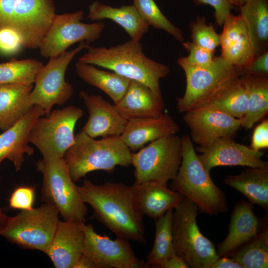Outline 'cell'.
I'll use <instances>...</instances> for the list:
<instances>
[{
  "instance_id": "34",
  "label": "cell",
  "mask_w": 268,
  "mask_h": 268,
  "mask_svg": "<svg viewBox=\"0 0 268 268\" xmlns=\"http://www.w3.org/2000/svg\"><path fill=\"white\" fill-rule=\"evenodd\" d=\"M44 65L33 59L12 60L0 64V85L34 83L38 72Z\"/></svg>"
},
{
  "instance_id": "17",
  "label": "cell",
  "mask_w": 268,
  "mask_h": 268,
  "mask_svg": "<svg viewBox=\"0 0 268 268\" xmlns=\"http://www.w3.org/2000/svg\"><path fill=\"white\" fill-rule=\"evenodd\" d=\"M79 96L87 109L88 119L82 131L96 138L120 136L128 121L113 105L101 96L81 91Z\"/></svg>"
},
{
  "instance_id": "46",
  "label": "cell",
  "mask_w": 268,
  "mask_h": 268,
  "mask_svg": "<svg viewBox=\"0 0 268 268\" xmlns=\"http://www.w3.org/2000/svg\"><path fill=\"white\" fill-rule=\"evenodd\" d=\"M9 216L6 215L0 207V233L5 226Z\"/></svg>"
},
{
  "instance_id": "12",
  "label": "cell",
  "mask_w": 268,
  "mask_h": 268,
  "mask_svg": "<svg viewBox=\"0 0 268 268\" xmlns=\"http://www.w3.org/2000/svg\"><path fill=\"white\" fill-rule=\"evenodd\" d=\"M89 46L81 42L75 49L50 58L35 78V85L29 96L32 105L41 106L47 116L54 105H63L72 97L73 88L72 84L65 80L66 72L75 56Z\"/></svg>"
},
{
  "instance_id": "42",
  "label": "cell",
  "mask_w": 268,
  "mask_h": 268,
  "mask_svg": "<svg viewBox=\"0 0 268 268\" xmlns=\"http://www.w3.org/2000/svg\"><path fill=\"white\" fill-rule=\"evenodd\" d=\"M250 147L256 150L268 147V120L266 119L255 127Z\"/></svg>"
},
{
  "instance_id": "23",
  "label": "cell",
  "mask_w": 268,
  "mask_h": 268,
  "mask_svg": "<svg viewBox=\"0 0 268 268\" xmlns=\"http://www.w3.org/2000/svg\"><path fill=\"white\" fill-rule=\"evenodd\" d=\"M127 120L158 117L165 107L162 95L154 93L139 81L131 80L121 100L115 104Z\"/></svg>"
},
{
  "instance_id": "41",
  "label": "cell",
  "mask_w": 268,
  "mask_h": 268,
  "mask_svg": "<svg viewBox=\"0 0 268 268\" xmlns=\"http://www.w3.org/2000/svg\"><path fill=\"white\" fill-rule=\"evenodd\" d=\"M198 3L207 4L214 9V16L216 23L221 26L225 19L231 14L232 5L229 0H197Z\"/></svg>"
},
{
  "instance_id": "43",
  "label": "cell",
  "mask_w": 268,
  "mask_h": 268,
  "mask_svg": "<svg viewBox=\"0 0 268 268\" xmlns=\"http://www.w3.org/2000/svg\"><path fill=\"white\" fill-rule=\"evenodd\" d=\"M154 268H188L184 261L180 258L175 255L173 257L163 259L152 265Z\"/></svg>"
},
{
  "instance_id": "29",
  "label": "cell",
  "mask_w": 268,
  "mask_h": 268,
  "mask_svg": "<svg viewBox=\"0 0 268 268\" xmlns=\"http://www.w3.org/2000/svg\"><path fill=\"white\" fill-rule=\"evenodd\" d=\"M77 74L88 84L97 87L107 94L117 104L126 93L131 79L115 72L96 68L94 66L77 62Z\"/></svg>"
},
{
  "instance_id": "31",
  "label": "cell",
  "mask_w": 268,
  "mask_h": 268,
  "mask_svg": "<svg viewBox=\"0 0 268 268\" xmlns=\"http://www.w3.org/2000/svg\"><path fill=\"white\" fill-rule=\"evenodd\" d=\"M226 256L238 263L243 268H267L268 223L255 237Z\"/></svg>"
},
{
  "instance_id": "32",
  "label": "cell",
  "mask_w": 268,
  "mask_h": 268,
  "mask_svg": "<svg viewBox=\"0 0 268 268\" xmlns=\"http://www.w3.org/2000/svg\"><path fill=\"white\" fill-rule=\"evenodd\" d=\"M208 103L233 117L241 119L247 111V95L239 77H235L226 83Z\"/></svg>"
},
{
  "instance_id": "14",
  "label": "cell",
  "mask_w": 268,
  "mask_h": 268,
  "mask_svg": "<svg viewBox=\"0 0 268 268\" xmlns=\"http://www.w3.org/2000/svg\"><path fill=\"white\" fill-rule=\"evenodd\" d=\"M129 241L100 235L88 224L84 226L83 254L96 268H147L146 263L136 256Z\"/></svg>"
},
{
  "instance_id": "35",
  "label": "cell",
  "mask_w": 268,
  "mask_h": 268,
  "mask_svg": "<svg viewBox=\"0 0 268 268\" xmlns=\"http://www.w3.org/2000/svg\"><path fill=\"white\" fill-rule=\"evenodd\" d=\"M133 5L149 26L166 31L179 42H184L182 30L164 15L154 0H133Z\"/></svg>"
},
{
  "instance_id": "6",
  "label": "cell",
  "mask_w": 268,
  "mask_h": 268,
  "mask_svg": "<svg viewBox=\"0 0 268 268\" xmlns=\"http://www.w3.org/2000/svg\"><path fill=\"white\" fill-rule=\"evenodd\" d=\"M55 11L53 0H0V30H13L23 47L39 48Z\"/></svg>"
},
{
  "instance_id": "37",
  "label": "cell",
  "mask_w": 268,
  "mask_h": 268,
  "mask_svg": "<svg viewBox=\"0 0 268 268\" xmlns=\"http://www.w3.org/2000/svg\"><path fill=\"white\" fill-rule=\"evenodd\" d=\"M183 45L189 52L187 57H182L177 63H184L194 67H205L210 65L213 59V53L193 42H183Z\"/></svg>"
},
{
  "instance_id": "24",
  "label": "cell",
  "mask_w": 268,
  "mask_h": 268,
  "mask_svg": "<svg viewBox=\"0 0 268 268\" xmlns=\"http://www.w3.org/2000/svg\"><path fill=\"white\" fill-rule=\"evenodd\" d=\"M134 201L140 213L157 219L176 207L184 196L167 185L146 182L131 186Z\"/></svg>"
},
{
  "instance_id": "27",
  "label": "cell",
  "mask_w": 268,
  "mask_h": 268,
  "mask_svg": "<svg viewBox=\"0 0 268 268\" xmlns=\"http://www.w3.org/2000/svg\"><path fill=\"white\" fill-rule=\"evenodd\" d=\"M222 182L268 211V167H249L238 175L227 176Z\"/></svg>"
},
{
  "instance_id": "20",
  "label": "cell",
  "mask_w": 268,
  "mask_h": 268,
  "mask_svg": "<svg viewBox=\"0 0 268 268\" xmlns=\"http://www.w3.org/2000/svg\"><path fill=\"white\" fill-rule=\"evenodd\" d=\"M84 222L59 221L52 241L45 253L56 268H74L83 254Z\"/></svg>"
},
{
  "instance_id": "38",
  "label": "cell",
  "mask_w": 268,
  "mask_h": 268,
  "mask_svg": "<svg viewBox=\"0 0 268 268\" xmlns=\"http://www.w3.org/2000/svg\"><path fill=\"white\" fill-rule=\"evenodd\" d=\"M35 189L31 186H20L11 193L8 201L10 208L21 210L33 208L35 201Z\"/></svg>"
},
{
  "instance_id": "45",
  "label": "cell",
  "mask_w": 268,
  "mask_h": 268,
  "mask_svg": "<svg viewBox=\"0 0 268 268\" xmlns=\"http://www.w3.org/2000/svg\"><path fill=\"white\" fill-rule=\"evenodd\" d=\"M74 268H96L92 261L87 256L82 254L74 266Z\"/></svg>"
},
{
  "instance_id": "7",
  "label": "cell",
  "mask_w": 268,
  "mask_h": 268,
  "mask_svg": "<svg viewBox=\"0 0 268 268\" xmlns=\"http://www.w3.org/2000/svg\"><path fill=\"white\" fill-rule=\"evenodd\" d=\"M43 176L42 199L55 207L64 220L84 222L87 208L64 158H42L36 163Z\"/></svg>"
},
{
  "instance_id": "2",
  "label": "cell",
  "mask_w": 268,
  "mask_h": 268,
  "mask_svg": "<svg viewBox=\"0 0 268 268\" xmlns=\"http://www.w3.org/2000/svg\"><path fill=\"white\" fill-rule=\"evenodd\" d=\"M78 62L112 70L131 80L144 83L154 93L162 95L160 80L170 72L169 67L146 57L140 41L130 40L106 48L89 46Z\"/></svg>"
},
{
  "instance_id": "11",
  "label": "cell",
  "mask_w": 268,
  "mask_h": 268,
  "mask_svg": "<svg viewBox=\"0 0 268 268\" xmlns=\"http://www.w3.org/2000/svg\"><path fill=\"white\" fill-rule=\"evenodd\" d=\"M185 72L186 86L184 95L177 98V109L185 113L208 103L217 91L232 78L239 76L236 67L221 56L214 57L207 67L177 63Z\"/></svg>"
},
{
  "instance_id": "44",
  "label": "cell",
  "mask_w": 268,
  "mask_h": 268,
  "mask_svg": "<svg viewBox=\"0 0 268 268\" xmlns=\"http://www.w3.org/2000/svg\"><path fill=\"white\" fill-rule=\"evenodd\" d=\"M210 268H243L241 265L234 260L224 256L217 259Z\"/></svg>"
},
{
  "instance_id": "33",
  "label": "cell",
  "mask_w": 268,
  "mask_h": 268,
  "mask_svg": "<svg viewBox=\"0 0 268 268\" xmlns=\"http://www.w3.org/2000/svg\"><path fill=\"white\" fill-rule=\"evenodd\" d=\"M173 209L168 210L162 216L155 219V235L153 247L145 262L148 268L159 261L175 256L172 220Z\"/></svg>"
},
{
  "instance_id": "40",
  "label": "cell",
  "mask_w": 268,
  "mask_h": 268,
  "mask_svg": "<svg viewBox=\"0 0 268 268\" xmlns=\"http://www.w3.org/2000/svg\"><path fill=\"white\" fill-rule=\"evenodd\" d=\"M236 68L240 75L244 74H251L268 76V51L256 57L245 66Z\"/></svg>"
},
{
  "instance_id": "3",
  "label": "cell",
  "mask_w": 268,
  "mask_h": 268,
  "mask_svg": "<svg viewBox=\"0 0 268 268\" xmlns=\"http://www.w3.org/2000/svg\"><path fill=\"white\" fill-rule=\"evenodd\" d=\"M181 138L182 161L171 189L196 204L201 212L210 215L228 210L225 193L212 180L196 153L188 134Z\"/></svg>"
},
{
  "instance_id": "21",
  "label": "cell",
  "mask_w": 268,
  "mask_h": 268,
  "mask_svg": "<svg viewBox=\"0 0 268 268\" xmlns=\"http://www.w3.org/2000/svg\"><path fill=\"white\" fill-rule=\"evenodd\" d=\"M222 25L221 56L227 62L238 68L257 57L247 26L240 14L234 16L231 13Z\"/></svg>"
},
{
  "instance_id": "22",
  "label": "cell",
  "mask_w": 268,
  "mask_h": 268,
  "mask_svg": "<svg viewBox=\"0 0 268 268\" xmlns=\"http://www.w3.org/2000/svg\"><path fill=\"white\" fill-rule=\"evenodd\" d=\"M179 131L173 118L163 114L158 117L128 120L120 137L132 152H136L149 142Z\"/></svg>"
},
{
  "instance_id": "47",
  "label": "cell",
  "mask_w": 268,
  "mask_h": 268,
  "mask_svg": "<svg viewBox=\"0 0 268 268\" xmlns=\"http://www.w3.org/2000/svg\"><path fill=\"white\" fill-rule=\"evenodd\" d=\"M232 6H241L247 0H229Z\"/></svg>"
},
{
  "instance_id": "9",
  "label": "cell",
  "mask_w": 268,
  "mask_h": 268,
  "mask_svg": "<svg viewBox=\"0 0 268 268\" xmlns=\"http://www.w3.org/2000/svg\"><path fill=\"white\" fill-rule=\"evenodd\" d=\"M182 161L181 138L166 136L132 153L134 184L156 182L167 185L175 177Z\"/></svg>"
},
{
  "instance_id": "36",
  "label": "cell",
  "mask_w": 268,
  "mask_h": 268,
  "mask_svg": "<svg viewBox=\"0 0 268 268\" xmlns=\"http://www.w3.org/2000/svg\"><path fill=\"white\" fill-rule=\"evenodd\" d=\"M192 42L214 53L220 43V35L213 26L207 24L204 17L198 18L191 26Z\"/></svg>"
},
{
  "instance_id": "28",
  "label": "cell",
  "mask_w": 268,
  "mask_h": 268,
  "mask_svg": "<svg viewBox=\"0 0 268 268\" xmlns=\"http://www.w3.org/2000/svg\"><path fill=\"white\" fill-rule=\"evenodd\" d=\"M247 95V109L241 119V127L250 129L268 112V76L251 74L240 75Z\"/></svg>"
},
{
  "instance_id": "39",
  "label": "cell",
  "mask_w": 268,
  "mask_h": 268,
  "mask_svg": "<svg viewBox=\"0 0 268 268\" xmlns=\"http://www.w3.org/2000/svg\"><path fill=\"white\" fill-rule=\"evenodd\" d=\"M23 47L21 40L15 32L10 28L0 30V54L13 55Z\"/></svg>"
},
{
  "instance_id": "4",
  "label": "cell",
  "mask_w": 268,
  "mask_h": 268,
  "mask_svg": "<svg viewBox=\"0 0 268 268\" xmlns=\"http://www.w3.org/2000/svg\"><path fill=\"white\" fill-rule=\"evenodd\" d=\"M132 153L120 136L96 140L81 131L75 135L74 143L63 158L75 182L92 171L111 173L117 166H129Z\"/></svg>"
},
{
  "instance_id": "30",
  "label": "cell",
  "mask_w": 268,
  "mask_h": 268,
  "mask_svg": "<svg viewBox=\"0 0 268 268\" xmlns=\"http://www.w3.org/2000/svg\"><path fill=\"white\" fill-rule=\"evenodd\" d=\"M240 15L247 26L257 56L266 52L268 42V0H247Z\"/></svg>"
},
{
  "instance_id": "10",
  "label": "cell",
  "mask_w": 268,
  "mask_h": 268,
  "mask_svg": "<svg viewBox=\"0 0 268 268\" xmlns=\"http://www.w3.org/2000/svg\"><path fill=\"white\" fill-rule=\"evenodd\" d=\"M83 111L74 106L51 111L45 117H40L34 124L29 141L40 151L43 158H63L74 142V130Z\"/></svg>"
},
{
  "instance_id": "26",
  "label": "cell",
  "mask_w": 268,
  "mask_h": 268,
  "mask_svg": "<svg viewBox=\"0 0 268 268\" xmlns=\"http://www.w3.org/2000/svg\"><path fill=\"white\" fill-rule=\"evenodd\" d=\"M33 88V84L0 85V130L12 127L33 107L29 102Z\"/></svg>"
},
{
  "instance_id": "18",
  "label": "cell",
  "mask_w": 268,
  "mask_h": 268,
  "mask_svg": "<svg viewBox=\"0 0 268 268\" xmlns=\"http://www.w3.org/2000/svg\"><path fill=\"white\" fill-rule=\"evenodd\" d=\"M253 204L241 200L235 205L231 215L228 234L216 250L219 258L227 256L251 240L268 223V214L263 218L259 217L254 211Z\"/></svg>"
},
{
  "instance_id": "16",
  "label": "cell",
  "mask_w": 268,
  "mask_h": 268,
  "mask_svg": "<svg viewBox=\"0 0 268 268\" xmlns=\"http://www.w3.org/2000/svg\"><path fill=\"white\" fill-rule=\"evenodd\" d=\"M197 150L199 159L207 172L217 166H242L252 168L268 167L262 159L264 153L235 142L232 137H221Z\"/></svg>"
},
{
  "instance_id": "25",
  "label": "cell",
  "mask_w": 268,
  "mask_h": 268,
  "mask_svg": "<svg viewBox=\"0 0 268 268\" xmlns=\"http://www.w3.org/2000/svg\"><path fill=\"white\" fill-rule=\"evenodd\" d=\"M87 17L93 21L112 20L124 29L131 40L136 41L141 40L149 27L133 4L117 8L94 1L89 5Z\"/></svg>"
},
{
  "instance_id": "15",
  "label": "cell",
  "mask_w": 268,
  "mask_h": 268,
  "mask_svg": "<svg viewBox=\"0 0 268 268\" xmlns=\"http://www.w3.org/2000/svg\"><path fill=\"white\" fill-rule=\"evenodd\" d=\"M183 118L190 129L191 139L201 146L219 138H233L241 128L240 119L210 103L185 112Z\"/></svg>"
},
{
  "instance_id": "5",
  "label": "cell",
  "mask_w": 268,
  "mask_h": 268,
  "mask_svg": "<svg viewBox=\"0 0 268 268\" xmlns=\"http://www.w3.org/2000/svg\"><path fill=\"white\" fill-rule=\"evenodd\" d=\"M197 205L185 197L173 209L172 220L175 255L189 268H210L219 258L215 246L200 231Z\"/></svg>"
},
{
  "instance_id": "19",
  "label": "cell",
  "mask_w": 268,
  "mask_h": 268,
  "mask_svg": "<svg viewBox=\"0 0 268 268\" xmlns=\"http://www.w3.org/2000/svg\"><path fill=\"white\" fill-rule=\"evenodd\" d=\"M45 115L43 109L33 105L16 124L0 134V164L7 159L19 171L25 161V155L31 156L34 149L29 145L31 129L36 120Z\"/></svg>"
},
{
  "instance_id": "8",
  "label": "cell",
  "mask_w": 268,
  "mask_h": 268,
  "mask_svg": "<svg viewBox=\"0 0 268 268\" xmlns=\"http://www.w3.org/2000/svg\"><path fill=\"white\" fill-rule=\"evenodd\" d=\"M59 212L52 204L44 203L37 208L21 210L9 217L0 235L20 247L45 252L54 237Z\"/></svg>"
},
{
  "instance_id": "13",
  "label": "cell",
  "mask_w": 268,
  "mask_h": 268,
  "mask_svg": "<svg viewBox=\"0 0 268 268\" xmlns=\"http://www.w3.org/2000/svg\"><path fill=\"white\" fill-rule=\"evenodd\" d=\"M83 15L82 10L56 14L39 47L41 55L45 58L56 57L76 43L89 44L97 40L105 28L104 23L81 22Z\"/></svg>"
},
{
  "instance_id": "1",
  "label": "cell",
  "mask_w": 268,
  "mask_h": 268,
  "mask_svg": "<svg viewBox=\"0 0 268 268\" xmlns=\"http://www.w3.org/2000/svg\"><path fill=\"white\" fill-rule=\"evenodd\" d=\"M77 189L84 202L92 207V217L117 237L146 243L143 216L136 207L131 186L108 182L96 185L85 180Z\"/></svg>"
}]
</instances>
